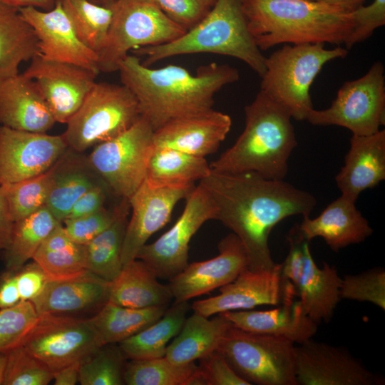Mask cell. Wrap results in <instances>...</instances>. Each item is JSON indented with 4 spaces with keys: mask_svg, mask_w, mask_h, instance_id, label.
<instances>
[{
    "mask_svg": "<svg viewBox=\"0 0 385 385\" xmlns=\"http://www.w3.org/2000/svg\"><path fill=\"white\" fill-rule=\"evenodd\" d=\"M89 1H91L92 3H94L96 4H98L102 6L111 8L116 4V2L118 0H89Z\"/></svg>",
    "mask_w": 385,
    "mask_h": 385,
    "instance_id": "680465c9",
    "label": "cell"
},
{
    "mask_svg": "<svg viewBox=\"0 0 385 385\" xmlns=\"http://www.w3.org/2000/svg\"><path fill=\"white\" fill-rule=\"evenodd\" d=\"M21 344L53 373L104 345L88 319L52 314H38Z\"/></svg>",
    "mask_w": 385,
    "mask_h": 385,
    "instance_id": "7c38bea8",
    "label": "cell"
},
{
    "mask_svg": "<svg viewBox=\"0 0 385 385\" xmlns=\"http://www.w3.org/2000/svg\"><path fill=\"white\" fill-rule=\"evenodd\" d=\"M324 43L284 44L265 58L260 91L297 120H306L314 108L310 87L328 62L344 58L348 50L327 49Z\"/></svg>",
    "mask_w": 385,
    "mask_h": 385,
    "instance_id": "8992f818",
    "label": "cell"
},
{
    "mask_svg": "<svg viewBox=\"0 0 385 385\" xmlns=\"http://www.w3.org/2000/svg\"><path fill=\"white\" fill-rule=\"evenodd\" d=\"M153 132L141 116L125 132L94 146L86 161L110 192L129 199L143 183L155 148Z\"/></svg>",
    "mask_w": 385,
    "mask_h": 385,
    "instance_id": "30bf717a",
    "label": "cell"
},
{
    "mask_svg": "<svg viewBox=\"0 0 385 385\" xmlns=\"http://www.w3.org/2000/svg\"><path fill=\"white\" fill-rule=\"evenodd\" d=\"M1 385H46L53 373L21 345L5 354Z\"/></svg>",
    "mask_w": 385,
    "mask_h": 385,
    "instance_id": "b9f144b4",
    "label": "cell"
},
{
    "mask_svg": "<svg viewBox=\"0 0 385 385\" xmlns=\"http://www.w3.org/2000/svg\"><path fill=\"white\" fill-rule=\"evenodd\" d=\"M232 125L230 115L212 108L173 119L153 132L155 147L203 157L212 154Z\"/></svg>",
    "mask_w": 385,
    "mask_h": 385,
    "instance_id": "7402d4cb",
    "label": "cell"
},
{
    "mask_svg": "<svg viewBox=\"0 0 385 385\" xmlns=\"http://www.w3.org/2000/svg\"><path fill=\"white\" fill-rule=\"evenodd\" d=\"M38 317L31 301L0 309V353L6 354L21 344Z\"/></svg>",
    "mask_w": 385,
    "mask_h": 385,
    "instance_id": "ee69618b",
    "label": "cell"
},
{
    "mask_svg": "<svg viewBox=\"0 0 385 385\" xmlns=\"http://www.w3.org/2000/svg\"><path fill=\"white\" fill-rule=\"evenodd\" d=\"M6 185L0 186V251L9 245L14 224L6 199Z\"/></svg>",
    "mask_w": 385,
    "mask_h": 385,
    "instance_id": "db71d44e",
    "label": "cell"
},
{
    "mask_svg": "<svg viewBox=\"0 0 385 385\" xmlns=\"http://www.w3.org/2000/svg\"><path fill=\"white\" fill-rule=\"evenodd\" d=\"M6 355L0 353V385H1L3 371L5 364Z\"/></svg>",
    "mask_w": 385,
    "mask_h": 385,
    "instance_id": "91938a15",
    "label": "cell"
},
{
    "mask_svg": "<svg viewBox=\"0 0 385 385\" xmlns=\"http://www.w3.org/2000/svg\"><path fill=\"white\" fill-rule=\"evenodd\" d=\"M198 369L195 362L175 364L165 356L130 360L124 370V383L128 385H188Z\"/></svg>",
    "mask_w": 385,
    "mask_h": 385,
    "instance_id": "f35d334b",
    "label": "cell"
},
{
    "mask_svg": "<svg viewBox=\"0 0 385 385\" xmlns=\"http://www.w3.org/2000/svg\"><path fill=\"white\" fill-rule=\"evenodd\" d=\"M352 30L344 43L345 48L350 49L354 45L369 38L374 31L385 24V0H374L368 5H361L351 12Z\"/></svg>",
    "mask_w": 385,
    "mask_h": 385,
    "instance_id": "bcb514c9",
    "label": "cell"
},
{
    "mask_svg": "<svg viewBox=\"0 0 385 385\" xmlns=\"http://www.w3.org/2000/svg\"><path fill=\"white\" fill-rule=\"evenodd\" d=\"M203 1L205 2V4H206L208 6H210V8H212V7L214 6V4H215V2H216L217 0H203Z\"/></svg>",
    "mask_w": 385,
    "mask_h": 385,
    "instance_id": "94428289",
    "label": "cell"
},
{
    "mask_svg": "<svg viewBox=\"0 0 385 385\" xmlns=\"http://www.w3.org/2000/svg\"><path fill=\"white\" fill-rule=\"evenodd\" d=\"M340 298L369 302L385 309V272L375 267L357 274H347L342 278Z\"/></svg>",
    "mask_w": 385,
    "mask_h": 385,
    "instance_id": "7bdbcfd3",
    "label": "cell"
},
{
    "mask_svg": "<svg viewBox=\"0 0 385 385\" xmlns=\"http://www.w3.org/2000/svg\"><path fill=\"white\" fill-rule=\"evenodd\" d=\"M304 263L296 286L297 297L306 314L317 324L331 320L340 301L342 278L334 266L324 262L319 267L314 260L309 245H303Z\"/></svg>",
    "mask_w": 385,
    "mask_h": 385,
    "instance_id": "4316f807",
    "label": "cell"
},
{
    "mask_svg": "<svg viewBox=\"0 0 385 385\" xmlns=\"http://www.w3.org/2000/svg\"><path fill=\"white\" fill-rule=\"evenodd\" d=\"M116 207L111 225L85 245L88 270L109 282L116 279L123 268L122 247L130 209L128 199L122 198Z\"/></svg>",
    "mask_w": 385,
    "mask_h": 385,
    "instance_id": "836d02e7",
    "label": "cell"
},
{
    "mask_svg": "<svg viewBox=\"0 0 385 385\" xmlns=\"http://www.w3.org/2000/svg\"><path fill=\"white\" fill-rule=\"evenodd\" d=\"M17 285L21 301H32L43 290L48 279L36 262L25 264L16 271Z\"/></svg>",
    "mask_w": 385,
    "mask_h": 385,
    "instance_id": "f907efd6",
    "label": "cell"
},
{
    "mask_svg": "<svg viewBox=\"0 0 385 385\" xmlns=\"http://www.w3.org/2000/svg\"><path fill=\"white\" fill-rule=\"evenodd\" d=\"M355 202L341 195L317 217H303L297 225L300 234L308 242L322 237L334 252L364 241L372 235L373 229Z\"/></svg>",
    "mask_w": 385,
    "mask_h": 385,
    "instance_id": "d4e9b609",
    "label": "cell"
},
{
    "mask_svg": "<svg viewBox=\"0 0 385 385\" xmlns=\"http://www.w3.org/2000/svg\"><path fill=\"white\" fill-rule=\"evenodd\" d=\"M107 191L109 190L103 182L91 188L76 200L65 220L85 216L105 207Z\"/></svg>",
    "mask_w": 385,
    "mask_h": 385,
    "instance_id": "816d5d0a",
    "label": "cell"
},
{
    "mask_svg": "<svg viewBox=\"0 0 385 385\" xmlns=\"http://www.w3.org/2000/svg\"><path fill=\"white\" fill-rule=\"evenodd\" d=\"M297 385H383L346 349L312 339L294 346Z\"/></svg>",
    "mask_w": 385,
    "mask_h": 385,
    "instance_id": "5bb4252c",
    "label": "cell"
},
{
    "mask_svg": "<svg viewBox=\"0 0 385 385\" xmlns=\"http://www.w3.org/2000/svg\"><path fill=\"white\" fill-rule=\"evenodd\" d=\"M205 158L167 148L155 147L148 161L145 180L159 186L193 187L210 173Z\"/></svg>",
    "mask_w": 385,
    "mask_h": 385,
    "instance_id": "e575fe53",
    "label": "cell"
},
{
    "mask_svg": "<svg viewBox=\"0 0 385 385\" xmlns=\"http://www.w3.org/2000/svg\"><path fill=\"white\" fill-rule=\"evenodd\" d=\"M199 184L215 204V220L231 230L243 245L251 271L271 270L276 265L269 247L272 229L288 217L309 216L317 204L309 192L254 172L211 170Z\"/></svg>",
    "mask_w": 385,
    "mask_h": 385,
    "instance_id": "6da1fadb",
    "label": "cell"
},
{
    "mask_svg": "<svg viewBox=\"0 0 385 385\" xmlns=\"http://www.w3.org/2000/svg\"><path fill=\"white\" fill-rule=\"evenodd\" d=\"M57 163L38 175L6 185V199L14 222L46 206Z\"/></svg>",
    "mask_w": 385,
    "mask_h": 385,
    "instance_id": "ab89813d",
    "label": "cell"
},
{
    "mask_svg": "<svg viewBox=\"0 0 385 385\" xmlns=\"http://www.w3.org/2000/svg\"><path fill=\"white\" fill-rule=\"evenodd\" d=\"M158 278L147 264L135 259L123 265L111 282L108 302L131 308L168 307L172 292L168 284H161Z\"/></svg>",
    "mask_w": 385,
    "mask_h": 385,
    "instance_id": "83f0119b",
    "label": "cell"
},
{
    "mask_svg": "<svg viewBox=\"0 0 385 385\" xmlns=\"http://www.w3.org/2000/svg\"><path fill=\"white\" fill-rule=\"evenodd\" d=\"M231 322L218 314L209 319L194 312L168 344L165 356L175 364L195 362L217 351Z\"/></svg>",
    "mask_w": 385,
    "mask_h": 385,
    "instance_id": "f1b7e54d",
    "label": "cell"
},
{
    "mask_svg": "<svg viewBox=\"0 0 385 385\" xmlns=\"http://www.w3.org/2000/svg\"><path fill=\"white\" fill-rule=\"evenodd\" d=\"M337 7L343 11L351 12L363 5L366 0H311Z\"/></svg>",
    "mask_w": 385,
    "mask_h": 385,
    "instance_id": "6f0895ef",
    "label": "cell"
},
{
    "mask_svg": "<svg viewBox=\"0 0 385 385\" xmlns=\"http://www.w3.org/2000/svg\"><path fill=\"white\" fill-rule=\"evenodd\" d=\"M117 207L101 210L74 219L65 220L63 227L71 240L86 245L108 228L113 222Z\"/></svg>",
    "mask_w": 385,
    "mask_h": 385,
    "instance_id": "f6af8a7d",
    "label": "cell"
},
{
    "mask_svg": "<svg viewBox=\"0 0 385 385\" xmlns=\"http://www.w3.org/2000/svg\"><path fill=\"white\" fill-rule=\"evenodd\" d=\"M385 180V130L353 135L344 165L335 177L341 195L356 201L365 190Z\"/></svg>",
    "mask_w": 385,
    "mask_h": 385,
    "instance_id": "cb8c5ba5",
    "label": "cell"
},
{
    "mask_svg": "<svg viewBox=\"0 0 385 385\" xmlns=\"http://www.w3.org/2000/svg\"><path fill=\"white\" fill-rule=\"evenodd\" d=\"M219 254L195 262L170 279L168 284L175 303L188 302L232 282L247 268V257L240 239L230 233L218 244Z\"/></svg>",
    "mask_w": 385,
    "mask_h": 385,
    "instance_id": "d6986e66",
    "label": "cell"
},
{
    "mask_svg": "<svg viewBox=\"0 0 385 385\" xmlns=\"http://www.w3.org/2000/svg\"><path fill=\"white\" fill-rule=\"evenodd\" d=\"M61 223L46 206L15 222L10 242L3 250L6 269L17 271L23 267L33 258L44 240Z\"/></svg>",
    "mask_w": 385,
    "mask_h": 385,
    "instance_id": "8d00e7d4",
    "label": "cell"
},
{
    "mask_svg": "<svg viewBox=\"0 0 385 385\" xmlns=\"http://www.w3.org/2000/svg\"><path fill=\"white\" fill-rule=\"evenodd\" d=\"M32 260L43 270L48 281L71 279L90 272L86 246L71 240L62 223L44 240Z\"/></svg>",
    "mask_w": 385,
    "mask_h": 385,
    "instance_id": "4dcf8cb0",
    "label": "cell"
},
{
    "mask_svg": "<svg viewBox=\"0 0 385 385\" xmlns=\"http://www.w3.org/2000/svg\"><path fill=\"white\" fill-rule=\"evenodd\" d=\"M110 285L90 272L71 279L48 281L42 292L31 302L38 314L63 315L100 309L108 301Z\"/></svg>",
    "mask_w": 385,
    "mask_h": 385,
    "instance_id": "484cf974",
    "label": "cell"
},
{
    "mask_svg": "<svg viewBox=\"0 0 385 385\" xmlns=\"http://www.w3.org/2000/svg\"><path fill=\"white\" fill-rule=\"evenodd\" d=\"M306 120L314 125H337L353 135H369L385 124V76L383 64L375 62L361 77L345 82L331 106L312 109Z\"/></svg>",
    "mask_w": 385,
    "mask_h": 385,
    "instance_id": "8fae6325",
    "label": "cell"
},
{
    "mask_svg": "<svg viewBox=\"0 0 385 385\" xmlns=\"http://www.w3.org/2000/svg\"><path fill=\"white\" fill-rule=\"evenodd\" d=\"M20 302L16 271L7 270L0 275V309L11 307Z\"/></svg>",
    "mask_w": 385,
    "mask_h": 385,
    "instance_id": "f5cc1de1",
    "label": "cell"
},
{
    "mask_svg": "<svg viewBox=\"0 0 385 385\" xmlns=\"http://www.w3.org/2000/svg\"><path fill=\"white\" fill-rule=\"evenodd\" d=\"M194 188L159 186L143 181L128 199L132 213L123 242V266L136 259L148 239L168 223L177 203L186 199Z\"/></svg>",
    "mask_w": 385,
    "mask_h": 385,
    "instance_id": "e0dca14e",
    "label": "cell"
},
{
    "mask_svg": "<svg viewBox=\"0 0 385 385\" xmlns=\"http://www.w3.org/2000/svg\"><path fill=\"white\" fill-rule=\"evenodd\" d=\"M125 356L115 344H104L79 364L82 385H122Z\"/></svg>",
    "mask_w": 385,
    "mask_h": 385,
    "instance_id": "60d3db41",
    "label": "cell"
},
{
    "mask_svg": "<svg viewBox=\"0 0 385 385\" xmlns=\"http://www.w3.org/2000/svg\"><path fill=\"white\" fill-rule=\"evenodd\" d=\"M168 307L131 308L107 302L88 319L103 344L127 339L159 319Z\"/></svg>",
    "mask_w": 385,
    "mask_h": 385,
    "instance_id": "d590c367",
    "label": "cell"
},
{
    "mask_svg": "<svg viewBox=\"0 0 385 385\" xmlns=\"http://www.w3.org/2000/svg\"><path fill=\"white\" fill-rule=\"evenodd\" d=\"M189 309L188 302L175 303L156 322L119 343L125 358L141 360L165 356L170 341L180 331Z\"/></svg>",
    "mask_w": 385,
    "mask_h": 385,
    "instance_id": "d6a6232c",
    "label": "cell"
},
{
    "mask_svg": "<svg viewBox=\"0 0 385 385\" xmlns=\"http://www.w3.org/2000/svg\"><path fill=\"white\" fill-rule=\"evenodd\" d=\"M118 71L153 130L173 119L212 109L215 94L240 78L237 69L227 64L201 66L193 75L177 65L151 68L130 54Z\"/></svg>",
    "mask_w": 385,
    "mask_h": 385,
    "instance_id": "7a4b0ae2",
    "label": "cell"
},
{
    "mask_svg": "<svg viewBox=\"0 0 385 385\" xmlns=\"http://www.w3.org/2000/svg\"><path fill=\"white\" fill-rule=\"evenodd\" d=\"M19 10L37 36L40 56L50 61L74 64L98 74L100 73L98 53L79 39L58 0L48 11L34 7Z\"/></svg>",
    "mask_w": 385,
    "mask_h": 385,
    "instance_id": "ac0fdd59",
    "label": "cell"
},
{
    "mask_svg": "<svg viewBox=\"0 0 385 385\" xmlns=\"http://www.w3.org/2000/svg\"><path fill=\"white\" fill-rule=\"evenodd\" d=\"M3 2L17 9L34 7L43 11L52 9L56 0H1Z\"/></svg>",
    "mask_w": 385,
    "mask_h": 385,
    "instance_id": "9f6ffc18",
    "label": "cell"
},
{
    "mask_svg": "<svg viewBox=\"0 0 385 385\" xmlns=\"http://www.w3.org/2000/svg\"><path fill=\"white\" fill-rule=\"evenodd\" d=\"M245 125L235 143L210 164L212 170L254 172L270 180H284L288 160L297 145L292 117L259 91L245 107Z\"/></svg>",
    "mask_w": 385,
    "mask_h": 385,
    "instance_id": "277c9868",
    "label": "cell"
},
{
    "mask_svg": "<svg viewBox=\"0 0 385 385\" xmlns=\"http://www.w3.org/2000/svg\"><path fill=\"white\" fill-rule=\"evenodd\" d=\"M79 39L98 53L103 48L113 10L89 0H58Z\"/></svg>",
    "mask_w": 385,
    "mask_h": 385,
    "instance_id": "74e56055",
    "label": "cell"
},
{
    "mask_svg": "<svg viewBox=\"0 0 385 385\" xmlns=\"http://www.w3.org/2000/svg\"><path fill=\"white\" fill-rule=\"evenodd\" d=\"M168 19L186 31L197 25L210 7L203 0H150Z\"/></svg>",
    "mask_w": 385,
    "mask_h": 385,
    "instance_id": "7dc6e473",
    "label": "cell"
},
{
    "mask_svg": "<svg viewBox=\"0 0 385 385\" xmlns=\"http://www.w3.org/2000/svg\"><path fill=\"white\" fill-rule=\"evenodd\" d=\"M56 123L36 82L16 74L0 81V125L46 133Z\"/></svg>",
    "mask_w": 385,
    "mask_h": 385,
    "instance_id": "603a6c76",
    "label": "cell"
},
{
    "mask_svg": "<svg viewBox=\"0 0 385 385\" xmlns=\"http://www.w3.org/2000/svg\"><path fill=\"white\" fill-rule=\"evenodd\" d=\"M131 52L145 56L143 63L147 66L175 56L210 53L237 58L260 77L265 71L266 57L248 30L241 0H217L207 15L180 37Z\"/></svg>",
    "mask_w": 385,
    "mask_h": 385,
    "instance_id": "5b68a950",
    "label": "cell"
},
{
    "mask_svg": "<svg viewBox=\"0 0 385 385\" xmlns=\"http://www.w3.org/2000/svg\"><path fill=\"white\" fill-rule=\"evenodd\" d=\"M140 117L137 99L126 86L96 82L63 134L68 148L82 153L119 135Z\"/></svg>",
    "mask_w": 385,
    "mask_h": 385,
    "instance_id": "52a82bcc",
    "label": "cell"
},
{
    "mask_svg": "<svg viewBox=\"0 0 385 385\" xmlns=\"http://www.w3.org/2000/svg\"><path fill=\"white\" fill-rule=\"evenodd\" d=\"M66 153L57 163L46 204L60 222L66 218L73 204L83 194L103 182L91 170L86 159L82 162L71 161Z\"/></svg>",
    "mask_w": 385,
    "mask_h": 385,
    "instance_id": "1f68e13d",
    "label": "cell"
},
{
    "mask_svg": "<svg viewBox=\"0 0 385 385\" xmlns=\"http://www.w3.org/2000/svg\"><path fill=\"white\" fill-rule=\"evenodd\" d=\"M217 350L250 385H297L294 344L289 340L232 324Z\"/></svg>",
    "mask_w": 385,
    "mask_h": 385,
    "instance_id": "ba28073f",
    "label": "cell"
},
{
    "mask_svg": "<svg viewBox=\"0 0 385 385\" xmlns=\"http://www.w3.org/2000/svg\"><path fill=\"white\" fill-rule=\"evenodd\" d=\"M283 297L277 307L268 310H237L220 313L231 324L247 332L282 337L302 344L316 334L317 324L304 312L296 288L283 281Z\"/></svg>",
    "mask_w": 385,
    "mask_h": 385,
    "instance_id": "44dd1931",
    "label": "cell"
},
{
    "mask_svg": "<svg viewBox=\"0 0 385 385\" xmlns=\"http://www.w3.org/2000/svg\"><path fill=\"white\" fill-rule=\"evenodd\" d=\"M287 238L289 250L284 262L282 263V279L290 282L296 288L303 267V245L305 240L300 234L297 225L292 228Z\"/></svg>",
    "mask_w": 385,
    "mask_h": 385,
    "instance_id": "681fc988",
    "label": "cell"
},
{
    "mask_svg": "<svg viewBox=\"0 0 385 385\" xmlns=\"http://www.w3.org/2000/svg\"><path fill=\"white\" fill-rule=\"evenodd\" d=\"M282 264L271 270L251 271L246 268L231 282L220 287V294L197 300L194 312L210 317L229 311L251 309L262 305L277 306L283 297Z\"/></svg>",
    "mask_w": 385,
    "mask_h": 385,
    "instance_id": "ffe728a7",
    "label": "cell"
},
{
    "mask_svg": "<svg viewBox=\"0 0 385 385\" xmlns=\"http://www.w3.org/2000/svg\"><path fill=\"white\" fill-rule=\"evenodd\" d=\"M200 361L198 369L204 385H250L236 374L218 350Z\"/></svg>",
    "mask_w": 385,
    "mask_h": 385,
    "instance_id": "c3c4849f",
    "label": "cell"
},
{
    "mask_svg": "<svg viewBox=\"0 0 385 385\" xmlns=\"http://www.w3.org/2000/svg\"><path fill=\"white\" fill-rule=\"evenodd\" d=\"M23 74L37 84L56 123H67L94 86L97 73L39 54Z\"/></svg>",
    "mask_w": 385,
    "mask_h": 385,
    "instance_id": "2e32d148",
    "label": "cell"
},
{
    "mask_svg": "<svg viewBox=\"0 0 385 385\" xmlns=\"http://www.w3.org/2000/svg\"><path fill=\"white\" fill-rule=\"evenodd\" d=\"M68 148L63 134L51 135L0 125V186L47 171Z\"/></svg>",
    "mask_w": 385,
    "mask_h": 385,
    "instance_id": "9a60e30c",
    "label": "cell"
},
{
    "mask_svg": "<svg viewBox=\"0 0 385 385\" xmlns=\"http://www.w3.org/2000/svg\"><path fill=\"white\" fill-rule=\"evenodd\" d=\"M113 10L107 40L98 53L100 72L118 71L129 51L169 43L186 32L150 0H118Z\"/></svg>",
    "mask_w": 385,
    "mask_h": 385,
    "instance_id": "9c48e42d",
    "label": "cell"
},
{
    "mask_svg": "<svg viewBox=\"0 0 385 385\" xmlns=\"http://www.w3.org/2000/svg\"><path fill=\"white\" fill-rule=\"evenodd\" d=\"M39 54L38 41L19 9L0 0V81L19 73L23 62Z\"/></svg>",
    "mask_w": 385,
    "mask_h": 385,
    "instance_id": "f546056e",
    "label": "cell"
},
{
    "mask_svg": "<svg viewBox=\"0 0 385 385\" xmlns=\"http://www.w3.org/2000/svg\"><path fill=\"white\" fill-rule=\"evenodd\" d=\"M216 208L198 184L186 197L184 210L174 225L155 242L145 244L136 259L143 261L158 278L170 280L188 265L189 243L207 220H215Z\"/></svg>",
    "mask_w": 385,
    "mask_h": 385,
    "instance_id": "4fadbf2b",
    "label": "cell"
},
{
    "mask_svg": "<svg viewBox=\"0 0 385 385\" xmlns=\"http://www.w3.org/2000/svg\"><path fill=\"white\" fill-rule=\"evenodd\" d=\"M248 30L261 51L277 45L344 43L351 12L311 0H241Z\"/></svg>",
    "mask_w": 385,
    "mask_h": 385,
    "instance_id": "3957f363",
    "label": "cell"
},
{
    "mask_svg": "<svg viewBox=\"0 0 385 385\" xmlns=\"http://www.w3.org/2000/svg\"><path fill=\"white\" fill-rule=\"evenodd\" d=\"M79 364H73L53 373L55 385H74L79 381Z\"/></svg>",
    "mask_w": 385,
    "mask_h": 385,
    "instance_id": "11a10c76",
    "label": "cell"
}]
</instances>
